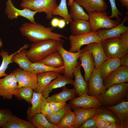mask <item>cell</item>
Returning <instances> with one entry per match:
<instances>
[{"mask_svg":"<svg viewBox=\"0 0 128 128\" xmlns=\"http://www.w3.org/2000/svg\"><path fill=\"white\" fill-rule=\"evenodd\" d=\"M53 29L52 27H46L40 23L25 22L19 30L23 36L33 42L50 39L64 42L61 38H68L62 35L52 32Z\"/></svg>","mask_w":128,"mask_h":128,"instance_id":"cell-1","label":"cell"},{"mask_svg":"<svg viewBox=\"0 0 128 128\" xmlns=\"http://www.w3.org/2000/svg\"><path fill=\"white\" fill-rule=\"evenodd\" d=\"M60 41L51 39L33 42L26 51L27 57L32 63L39 62L50 54L57 51Z\"/></svg>","mask_w":128,"mask_h":128,"instance_id":"cell-2","label":"cell"},{"mask_svg":"<svg viewBox=\"0 0 128 128\" xmlns=\"http://www.w3.org/2000/svg\"><path fill=\"white\" fill-rule=\"evenodd\" d=\"M128 93V83L114 85L107 89L103 93L96 97L102 105L106 107L114 105L124 100Z\"/></svg>","mask_w":128,"mask_h":128,"instance_id":"cell-3","label":"cell"},{"mask_svg":"<svg viewBox=\"0 0 128 128\" xmlns=\"http://www.w3.org/2000/svg\"><path fill=\"white\" fill-rule=\"evenodd\" d=\"M101 42L108 58L120 59L128 54V49L119 37L106 39L101 41Z\"/></svg>","mask_w":128,"mask_h":128,"instance_id":"cell-4","label":"cell"},{"mask_svg":"<svg viewBox=\"0 0 128 128\" xmlns=\"http://www.w3.org/2000/svg\"><path fill=\"white\" fill-rule=\"evenodd\" d=\"M58 6L56 0H22L20 7L38 12L45 13L46 18L53 17V11Z\"/></svg>","mask_w":128,"mask_h":128,"instance_id":"cell-5","label":"cell"},{"mask_svg":"<svg viewBox=\"0 0 128 128\" xmlns=\"http://www.w3.org/2000/svg\"><path fill=\"white\" fill-rule=\"evenodd\" d=\"M88 14L91 31L96 32L101 28L110 29L120 23L117 20L111 19L108 16V14L105 11L101 12L95 11Z\"/></svg>","mask_w":128,"mask_h":128,"instance_id":"cell-6","label":"cell"},{"mask_svg":"<svg viewBox=\"0 0 128 128\" xmlns=\"http://www.w3.org/2000/svg\"><path fill=\"white\" fill-rule=\"evenodd\" d=\"M81 51L82 49L74 52L68 51L63 48L62 42H60L57 48V51L61 54L64 61V75L69 78H73V71L79 63L78 60Z\"/></svg>","mask_w":128,"mask_h":128,"instance_id":"cell-7","label":"cell"},{"mask_svg":"<svg viewBox=\"0 0 128 128\" xmlns=\"http://www.w3.org/2000/svg\"><path fill=\"white\" fill-rule=\"evenodd\" d=\"M69 38L70 42V51L76 52L80 50L81 47L93 42H99L101 40L97 35V32L91 31L80 35H70Z\"/></svg>","mask_w":128,"mask_h":128,"instance_id":"cell-8","label":"cell"},{"mask_svg":"<svg viewBox=\"0 0 128 128\" xmlns=\"http://www.w3.org/2000/svg\"><path fill=\"white\" fill-rule=\"evenodd\" d=\"M13 72L15 75L18 83L17 87H28L36 92L38 87L37 75L18 68L14 70Z\"/></svg>","mask_w":128,"mask_h":128,"instance_id":"cell-9","label":"cell"},{"mask_svg":"<svg viewBox=\"0 0 128 128\" xmlns=\"http://www.w3.org/2000/svg\"><path fill=\"white\" fill-rule=\"evenodd\" d=\"M88 82L87 94L89 96L96 97L107 89L98 69L94 68Z\"/></svg>","mask_w":128,"mask_h":128,"instance_id":"cell-10","label":"cell"},{"mask_svg":"<svg viewBox=\"0 0 128 128\" xmlns=\"http://www.w3.org/2000/svg\"><path fill=\"white\" fill-rule=\"evenodd\" d=\"M17 83L13 72L3 78H0V97L4 99H11L14 91L17 87Z\"/></svg>","mask_w":128,"mask_h":128,"instance_id":"cell-11","label":"cell"},{"mask_svg":"<svg viewBox=\"0 0 128 128\" xmlns=\"http://www.w3.org/2000/svg\"><path fill=\"white\" fill-rule=\"evenodd\" d=\"M6 5L5 12L9 19L12 20L18 17L22 16L27 19L32 23H37L35 20L34 16L38 12L33 11L26 8L19 9L14 7L11 0L7 1Z\"/></svg>","mask_w":128,"mask_h":128,"instance_id":"cell-12","label":"cell"},{"mask_svg":"<svg viewBox=\"0 0 128 128\" xmlns=\"http://www.w3.org/2000/svg\"><path fill=\"white\" fill-rule=\"evenodd\" d=\"M128 82V67L120 66L110 73L103 81L107 89L117 84Z\"/></svg>","mask_w":128,"mask_h":128,"instance_id":"cell-13","label":"cell"},{"mask_svg":"<svg viewBox=\"0 0 128 128\" xmlns=\"http://www.w3.org/2000/svg\"><path fill=\"white\" fill-rule=\"evenodd\" d=\"M69 105L72 109L75 107L85 109L98 108L102 105L101 102L96 97L88 95H81L74 98L71 100Z\"/></svg>","mask_w":128,"mask_h":128,"instance_id":"cell-14","label":"cell"},{"mask_svg":"<svg viewBox=\"0 0 128 128\" xmlns=\"http://www.w3.org/2000/svg\"><path fill=\"white\" fill-rule=\"evenodd\" d=\"M78 59L81 62L80 65L84 69V80L88 82L95 68V63L91 52L87 50L86 46L82 49Z\"/></svg>","mask_w":128,"mask_h":128,"instance_id":"cell-15","label":"cell"},{"mask_svg":"<svg viewBox=\"0 0 128 128\" xmlns=\"http://www.w3.org/2000/svg\"><path fill=\"white\" fill-rule=\"evenodd\" d=\"M128 19L125 15L122 23L119 25L109 29H100L97 30V35L101 40L119 37L123 33L128 30V27L125 26L124 23Z\"/></svg>","mask_w":128,"mask_h":128,"instance_id":"cell-16","label":"cell"},{"mask_svg":"<svg viewBox=\"0 0 128 128\" xmlns=\"http://www.w3.org/2000/svg\"><path fill=\"white\" fill-rule=\"evenodd\" d=\"M86 47L93 55L96 69H98L103 62L108 59L105 54L101 41L92 42L87 45Z\"/></svg>","mask_w":128,"mask_h":128,"instance_id":"cell-17","label":"cell"},{"mask_svg":"<svg viewBox=\"0 0 128 128\" xmlns=\"http://www.w3.org/2000/svg\"><path fill=\"white\" fill-rule=\"evenodd\" d=\"M74 81L72 78L60 73L44 89L42 92L43 96L46 98L53 89L62 87L67 84L73 85Z\"/></svg>","mask_w":128,"mask_h":128,"instance_id":"cell-18","label":"cell"},{"mask_svg":"<svg viewBox=\"0 0 128 128\" xmlns=\"http://www.w3.org/2000/svg\"><path fill=\"white\" fill-rule=\"evenodd\" d=\"M79 63L76 67L73 74L75 77L73 85L76 93L79 96L87 95L88 93V83L85 81L82 75L81 66Z\"/></svg>","mask_w":128,"mask_h":128,"instance_id":"cell-19","label":"cell"},{"mask_svg":"<svg viewBox=\"0 0 128 128\" xmlns=\"http://www.w3.org/2000/svg\"><path fill=\"white\" fill-rule=\"evenodd\" d=\"M75 0L80 5L83 7L87 13L105 11L108 8L107 4L104 0Z\"/></svg>","mask_w":128,"mask_h":128,"instance_id":"cell-20","label":"cell"},{"mask_svg":"<svg viewBox=\"0 0 128 128\" xmlns=\"http://www.w3.org/2000/svg\"><path fill=\"white\" fill-rule=\"evenodd\" d=\"M97 108L85 109L75 107L73 108L75 116V121L72 128H78L87 119L93 117L95 114Z\"/></svg>","mask_w":128,"mask_h":128,"instance_id":"cell-21","label":"cell"},{"mask_svg":"<svg viewBox=\"0 0 128 128\" xmlns=\"http://www.w3.org/2000/svg\"><path fill=\"white\" fill-rule=\"evenodd\" d=\"M46 98L42 92L34 91L32 101V106H29L27 112L28 120L34 114L41 113L45 102Z\"/></svg>","mask_w":128,"mask_h":128,"instance_id":"cell-22","label":"cell"},{"mask_svg":"<svg viewBox=\"0 0 128 128\" xmlns=\"http://www.w3.org/2000/svg\"><path fill=\"white\" fill-rule=\"evenodd\" d=\"M121 66L120 59L118 58H108L98 69L103 81L111 72Z\"/></svg>","mask_w":128,"mask_h":128,"instance_id":"cell-23","label":"cell"},{"mask_svg":"<svg viewBox=\"0 0 128 128\" xmlns=\"http://www.w3.org/2000/svg\"><path fill=\"white\" fill-rule=\"evenodd\" d=\"M62 91L46 98L47 102L65 103L68 101L75 98L77 94L74 88L70 89L65 86L62 87Z\"/></svg>","mask_w":128,"mask_h":128,"instance_id":"cell-24","label":"cell"},{"mask_svg":"<svg viewBox=\"0 0 128 128\" xmlns=\"http://www.w3.org/2000/svg\"><path fill=\"white\" fill-rule=\"evenodd\" d=\"M117 117L121 123L128 124V102L123 100L116 105L106 107Z\"/></svg>","mask_w":128,"mask_h":128,"instance_id":"cell-25","label":"cell"},{"mask_svg":"<svg viewBox=\"0 0 128 128\" xmlns=\"http://www.w3.org/2000/svg\"><path fill=\"white\" fill-rule=\"evenodd\" d=\"M60 73L55 71H50L37 74L38 87L35 92H42L51 81L55 79Z\"/></svg>","mask_w":128,"mask_h":128,"instance_id":"cell-26","label":"cell"},{"mask_svg":"<svg viewBox=\"0 0 128 128\" xmlns=\"http://www.w3.org/2000/svg\"><path fill=\"white\" fill-rule=\"evenodd\" d=\"M72 35L77 36L85 34L91 31L89 22L85 20L73 21L71 23Z\"/></svg>","mask_w":128,"mask_h":128,"instance_id":"cell-27","label":"cell"},{"mask_svg":"<svg viewBox=\"0 0 128 128\" xmlns=\"http://www.w3.org/2000/svg\"><path fill=\"white\" fill-rule=\"evenodd\" d=\"M0 127L2 128H37L30 122L21 119L13 115Z\"/></svg>","mask_w":128,"mask_h":128,"instance_id":"cell-28","label":"cell"},{"mask_svg":"<svg viewBox=\"0 0 128 128\" xmlns=\"http://www.w3.org/2000/svg\"><path fill=\"white\" fill-rule=\"evenodd\" d=\"M25 49H23L14 55L11 59L13 62L17 64L20 69L25 71H29L32 62L27 56Z\"/></svg>","mask_w":128,"mask_h":128,"instance_id":"cell-29","label":"cell"},{"mask_svg":"<svg viewBox=\"0 0 128 128\" xmlns=\"http://www.w3.org/2000/svg\"><path fill=\"white\" fill-rule=\"evenodd\" d=\"M64 65L60 67L55 68L39 62L32 63L29 71L36 75L50 71H55L62 73L64 72Z\"/></svg>","mask_w":128,"mask_h":128,"instance_id":"cell-30","label":"cell"},{"mask_svg":"<svg viewBox=\"0 0 128 128\" xmlns=\"http://www.w3.org/2000/svg\"><path fill=\"white\" fill-rule=\"evenodd\" d=\"M28 46V45L25 44L17 51L10 55H9L8 52L4 51L3 50L0 52V55L1 56L2 59V61L0 66V78L1 77L5 76L8 75L5 73V71L8 67V65L13 62L11 59L13 56L23 49H27Z\"/></svg>","mask_w":128,"mask_h":128,"instance_id":"cell-31","label":"cell"},{"mask_svg":"<svg viewBox=\"0 0 128 128\" xmlns=\"http://www.w3.org/2000/svg\"><path fill=\"white\" fill-rule=\"evenodd\" d=\"M39 62L55 68L60 67L64 65L62 57L57 51L49 55Z\"/></svg>","mask_w":128,"mask_h":128,"instance_id":"cell-32","label":"cell"},{"mask_svg":"<svg viewBox=\"0 0 128 128\" xmlns=\"http://www.w3.org/2000/svg\"><path fill=\"white\" fill-rule=\"evenodd\" d=\"M69 15L73 21L79 20H88L89 15L84 11L80 5L73 0L70 6Z\"/></svg>","mask_w":128,"mask_h":128,"instance_id":"cell-33","label":"cell"},{"mask_svg":"<svg viewBox=\"0 0 128 128\" xmlns=\"http://www.w3.org/2000/svg\"><path fill=\"white\" fill-rule=\"evenodd\" d=\"M34 91L32 88L28 87H17L14 91L13 95L18 99L24 100L29 104L32 105Z\"/></svg>","mask_w":128,"mask_h":128,"instance_id":"cell-34","label":"cell"},{"mask_svg":"<svg viewBox=\"0 0 128 128\" xmlns=\"http://www.w3.org/2000/svg\"><path fill=\"white\" fill-rule=\"evenodd\" d=\"M28 120L37 128H58L56 126L50 123L41 113L34 114Z\"/></svg>","mask_w":128,"mask_h":128,"instance_id":"cell-35","label":"cell"},{"mask_svg":"<svg viewBox=\"0 0 128 128\" xmlns=\"http://www.w3.org/2000/svg\"><path fill=\"white\" fill-rule=\"evenodd\" d=\"M95 114L103 117L110 123H121L116 114L106 106L101 105L97 108Z\"/></svg>","mask_w":128,"mask_h":128,"instance_id":"cell-36","label":"cell"},{"mask_svg":"<svg viewBox=\"0 0 128 128\" xmlns=\"http://www.w3.org/2000/svg\"><path fill=\"white\" fill-rule=\"evenodd\" d=\"M53 15H59L64 18L67 24L73 20L70 17L68 11L66 0H61L59 5L52 11Z\"/></svg>","mask_w":128,"mask_h":128,"instance_id":"cell-37","label":"cell"},{"mask_svg":"<svg viewBox=\"0 0 128 128\" xmlns=\"http://www.w3.org/2000/svg\"><path fill=\"white\" fill-rule=\"evenodd\" d=\"M75 121L74 113L71 110L65 114L56 126L58 128H72Z\"/></svg>","mask_w":128,"mask_h":128,"instance_id":"cell-38","label":"cell"},{"mask_svg":"<svg viewBox=\"0 0 128 128\" xmlns=\"http://www.w3.org/2000/svg\"><path fill=\"white\" fill-rule=\"evenodd\" d=\"M71 109L69 104H67L59 111L45 117L50 123L56 126L64 115Z\"/></svg>","mask_w":128,"mask_h":128,"instance_id":"cell-39","label":"cell"},{"mask_svg":"<svg viewBox=\"0 0 128 128\" xmlns=\"http://www.w3.org/2000/svg\"><path fill=\"white\" fill-rule=\"evenodd\" d=\"M111 8V15L109 16L110 18L114 17H115L117 19V21L119 22L121 21V18L119 15L122 16L123 14L119 10L117 7L115 0H109Z\"/></svg>","mask_w":128,"mask_h":128,"instance_id":"cell-40","label":"cell"},{"mask_svg":"<svg viewBox=\"0 0 128 128\" xmlns=\"http://www.w3.org/2000/svg\"><path fill=\"white\" fill-rule=\"evenodd\" d=\"M9 109H0V127L7 121L12 115Z\"/></svg>","mask_w":128,"mask_h":128,"instance_id":"cell-41","label":"cell"},{"mask_svg":"<svg viewBox=\"0 0 128 128\" xmlns=\"http://www.w3.org/2000/svg\"><path fill=\"white\" fill-rule=\"evenodd\" d=\"M92 118L94 120L97 128H105L110 123L103 117L95 114Z\"/></svg>","mask_w":128,"mask_h":128,"instance_id":"cell-42","label":"cell"},{"mask_svg":"<svg viewBox=\"0 0 128 128\" xmlns=\"http://www.w3.org/2000/svg\"><path fill=\"white\" fill-rule=\"evenodd\" d=\"M41 113L45 117L54 113L50 102H45Z\"/></svg>","mask_w":128,"mask_h":128,"instance_id":"cell-43","label":"cell"},{"mask_svg":"<svg viewBox=\"0 0 128 128\" xmlns=\"http://www.w3.org/2000/svg\"><path fill=\"white\" fill-rule=\"evenodd\" d=\"M78 128H97V127L94 120L91 117L87 119Z\"/></svg>","mask_w":128,"mask_h":128,"instance_id":"cell-44","label":"cell"},{"mask_svg":"<svg viewBox=\"0 0 128 128\" xmlns=\"http://www.w3.org/2000/svg\"><path fill=\"white\" fill-rule=\"evenodd\" d=\"M50 102L54 113L59 111L67 104L66 103L64 102Z\"/></svg>","mask_w":128,"mask_h":128,"instance_id":"cell-45","label":"cell"},{"mask_svg":"<svg viewBox=\"0 0 128 128\" xmlns=\"http://www.w3.org/2000/svg\"><path fill=\"white\" fill-rule=\"evenodd\" d=\"M128 124L110 123L105 128H128Z\"/></svg>","mask_w":128,"mask_h":128,"instance_id":"cell-46","label":"cell"},{"mask_svg":"<svg viewBox=\"0 0 128 128\" xmlns=\"http://www.w3.org/2000/svg\"><path fill=\"white\" fill-rule=\"evenodd\" d=\"M119 37L128 49V30L122 34Z\"/></svg>","mask_w":128,"mask_h":128,"instance_id":"cell-47","label":"cell"},{"mask_svg":"<svg viewBox=\"0 0 128 128\" xmlns=\"http://www.w3.org/2000/svg\"><path fill=\"white\" fill-rule=\"evenodd\" d=\"M120 59L121 65L128 67V54Z\"/></svg>","mask_w":128,"mask_h":128,"instance_id":"cell-48","label":"cell"},{"mask_svg":"<svg viewBox=\"0 0 128 128\" xmlns=\"http://www.w3.org/2000/svg\"><path fill=\"white\" fill-rule=\"evenodd\" d=\"M59 19L57 18H53L51 22V25L53 27H58Z\"/></svg>","mask_w":128,"mask_h":128,"instance_id":"cell-49","label":"cell"},{"mask_svg":"<svg viewBox=\"0 0 128 128\" xmlns=\"http://www.w3.org/2000/svg\"><path fill=\"white\" fill-rule=\"evenodd\" d=\"M66 21L64 19H59L58 27L60 29H62L65 26Z\"/></svg>","mask_w":128,"mask_h":128,"instance_id":"cell-50","label":"cell"},{"mask_svg":"<svg viewBox=\"0 0 128 128\" xmlns=\"http://www.w3.org/2000/svg\"><path fill=\"white\" fill-rule=\"evenodd\" d=\"M122 4V6L125 7L128 10V0H119Z\"/></svg>","mask_w":128,"mask_h":128,"instance_id":"cell-51","label":"cell"},{"mask_svg":"<svg viewBox=\"0 0 128 128\" xmlns=\"http://www.w3.org/2000/svg\"><path fill=\"white\" fill-rule=\"evenodd\" d=\"M73 0H69L68 6H70L71 5Z\"/></svg>","mask_w":128,"mask_h":128,"instance_id":"cell-52","label":"cell"},{"mask_svg":"<svg viewBox=\"0 0 128 128\" xmlns=\"http://www.w3.org/2000/svg\"><path fill=\"white\" fill-rule=\"evenodd\" d=\"M3 45V42L1 38H0V47H2Z\"/></svg>","mask_w":128,"mask_h":128,"instance_id":"cell-53","label":"cell"}]
</instances>
